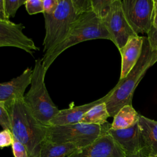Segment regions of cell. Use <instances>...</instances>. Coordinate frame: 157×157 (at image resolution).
<instances>
[{"label":"cell","mask_w":157,"mask_h":157,"mask_svg":"<svg viewBox=\"0 0 157 157\" xmlns=\"http://www.w3.org/2000/svg\"><path fill=\"white\" fill-rule=\"evenodd\" d=\"M6 108L13 137L26 147L31 157H37L46 138L47 126L34 116L25 104L24 98L15 99Z\"/></svg>","instance_id":"6da1fadb"},{"label":"cell","mask_w":157,"mask_h":157,"mask_svg":"<svg viewBox=\"0 0 157 157\" xmlns=\"http://www.w3.org/2000/svg\"><path fill=\"white\" fill-rule=\"evenodd\" d=\"M155 51H152L147 37L144 42L140 56L128 74L111 90L112 93L105 102L110 117L115 114L126 105H132L134 92L145 72L152 66Z\"/></svg>","instance_id":"7a4b0ae2"},{"label":"cell","mask_w":157,"mask_h":157,"mask_svg":"<svg viewBox=\"0 0 157 157\" xmlns=\"http://www.w3.org/2000/svg\"><path fill=\"white\" fill-rule=\"evenodd\" d=\"M100 39L112 41L103 21L93 11L83 13L66 39L44 54L42 58L44 69L47 72L57 57L69 47L84 41Z\"/></svg>","instance_id":"3957f363"},{"label":"cell","mask_w":157,"mask_h":157,"mask_svg":"<svg viewBox=\"0 0 157 157\" xmlns=\"http://www.w3.org/2000/svg\"><path fill=\"white\" fill-rule=\"evenodd\" d=\"M47 72L42 59L35 60L31 78L30 88L24 101L34 116L42 124L48 126L59 110L52 100L45 83Z\"/></svg>","instance_id":"277c9868"},{"label":"cell","mask_w":157,"mask_h":157,"mask_svg":"<svg viewBox=\"0 0 157 157\" xmlns=\"http://www.w3.org/2000/svg\"><path fill=\"white\" fill-rule=\"evenodd\" d=\"M43 14L45 29L43 51L45 53L66 39L82 14L77 10L72 0H59L52 14Z\"/></svg>","instance_id":"5b68a950"},{"label":"cell","mask_w":157,"mask_h":157,"mask_svg":"<svg viewBox=\"0 0 157 157\" xmlns=\"http://www.w3.org/2000/svg\"><path fill=\"white\" fill-rule=\"evenodd\" d=\"M111 124L103 125L78 123L47 126L45 140L57 144H71L78 148L85 147L103 134L108 133Z\"/></svg>","instance_id":"8992f818"},{"label":"cell","mask_w":157,"mask_h":157,"mask_svg":"<svg viewBox=\"0 0 157 157\" xmlns=\"http://www.w3.org/2000/svg\"><path fill=\"white\" fill-rule=\"evenodd\" d=\"M102 21L112 37V42L118 50L124 46L131 37L137 35L125 17L120 0H114L109 13Z\"/></svg>","instance_id":"52a82bcc"},{"label":"cell","mask_w":157,"mask_h":157,"mask_svg":"<svg viewBox=\"0 0 157 157\" xmlns=\"http://www.w3.org/2000/svg\"><path fill=\"white\" fill-rule=\"evenodd\" d=\"M125 17L131 28L138 35L148 33L152 26L153 0L121 1Z\"/></svg>","instance_id":"ba28073f"},{"label":"cell","mask_w":157,"mask_h":157,"mask_svg":"<svg viewBox=\"0 0 157 157\" xmlns=\"http://www.w3.org/2000/svg\"><path fill=\"white\" fill-rule=\"evenodd\" d=\"M24 28L22 23L0 20V47H16L30 55L39 50L33 40L24 34Z\"/></svg>","instance_id":"9c48e42d"},{"label":"cell","mask_w":157,"mask_h":157,"mask_svg":"<svg viewBox=\"0 0 157 157\" xmlns=\"http://www.w3.org/2000/svg\"><path fill=\"white\" fill-rule=\"evenodd\" d=\"M68 157H126V155L114 139L107 133L91 144L77 148Z\"/></svg>","instance_id":"30bf717a"},{"label":"cell","mask_w":157,"mask_h":157,"mask_svg":"<svg viewBox=\"0 0 157 157\" xmlns=\"http://www.w3.org/2000/svg\"><path fill=\"white\" fill-rule=\"evenodd\" d=\"M33 69L27 67L20 75L0 83V103L6 107L17 99L24 98L26 89L30 85Z\"/></svg>","instance_id":"8fae6325"},{"label":"cell","mask_w":157,"mask_h":157,"mask_svg":"<svg viewBox=\"0 0 157 157\" xmlns=\"http://www.w3.org/2000/svg\"><path fill=\"white\" fill-rule=\"evenodd\" d=\"M138 124L140 153L144 157L157 155V121L140 115Z\"/></svg>","instance_id":"7c38bea8"},{"label":"cell","mask_w":157,"mask_h":157,"mask_svg":"<svg viewBox=\"0 0 157 157\" xmlns=\"http://www.w3.org/2000/svg\"><path fill=\"white\" fill-rule=\"evenodd\" d=\"M111 93L112 91L110 90L102 98L81 105L73 106L72 102L70 104V107L69 108L59 110L57 115L51 120L48 126L65 125L80 123L85 113H86L94 105L102 102H105L109 98Z\"/></svg>","instance_id":"4fadbf2b"},{"label":"cell","mask_w":157,"mask_h":157,"mask_svg":"<svg viewBox=\"0 0 157 157\" xmlns=\"http://www.w3.org/2000/svg\"><path fill=\"white\" fill-rule=\"evenodd\" d=\"M108 133L123 148L126 156L135 155L140 153V144L138 122L126 129L114 130L110 128Z\"/></svg>","instance_id":"5bb4252c"},{"label":"cell","mask_w":157,"mask_h":157,"mask_svg":"<svg viewBox=\"0 0 157 157\" xmlns=\"http://www.w3.org/2000/svg\"><path fill=\"white\" fill-rule=\"evenodd\" d=\"M144 36L136 35L131 37L119 50L121 56L120 79L124 78L134 67L139 60L143 46Z\"/></svg>","instance_id":"9a60e30c"},{"label":"cell","mask_w":157,"mask_h":157,"mask_svg":"<svg viewBox=\"0 0 157 157\" xmlns=\"http://www.w3.org/2000/svg\"><path fill=\"white\" fill-rule=\"evenodd\" d=\"M139 115L133 108L132 105H126L113 117L110 128L117 130L130 128L138 122Z\"/></svg>","instance_id":"2e32d148"},{"label":"cell","mask_w":157,"mask_h":157,"mask_svg":"<svg viewBox=\"0 0 157 157\" xmlns=\"http://www.w3.org/2000/svg\"><path fill=\"white\" fill-rule=\"evenodd\" d=\"M77 148L71 144H57L45 140L37 157H68Z\"/></svg>","instance_id":"e0dca14e"},{"label":"cell","mask_w":157,"mask_h":157,"mask_svg":"<svg viewBox=\"0 0 157 157\" xmlns=\"http://www.w3.org/2000/svg\"><path fill=\"white\" fill-rule=\"evenodd\" d=\"M109 117L110 115L106 104L105 102H102L94 105L85 113L80 123L103 125L107 122V120Z\"/></svg>","instance_id":"ac0fdd59"},{"label":"cell","mask_w":157,"mask_h":157,"mask_svg":"<svg viewBox=\"0 0 157 157\" xmlns=\"http://www.w3.org/2000/svg\"><path fill=\"white\" fill-rule=\"evenodd\" d=\"M92 11L102 20L109 13L114 0H91Z\"/></svg>","instance_id":"d6986e66"},{"label":"cell","mask_w":157,"mask_h":157,"mask_svg":"<svg viewBox=\"0 0 157 157\" xmlns=\"http://www.w3.org/2000/svg\"><path fill=\"white\" fill-rule=\"evenodd\" d=\"M26 1L22 0H4V12L7 18L9 20L10 17H14L19 7L25 4Z\"/></svg>","instance_id":"ffe728a7"},{"label":"cell","mask_w":157,"mask_h":157,"mask_svg":"<svg viewBox=\"0 0 157 157\" xmlns=\"http://www.w3.org/2000/svg\"><path fill=\"white\" fill-rule=\"evenodd\" d=\"M24 5L29 15L44 13L43 0H26Z\"/></svg>","instance_id":"44dd1931"},{"label":"cell","mask_w":157,"mask_h":157,"mask_svg":"<svg viewBox=\"0 0 157 157\" xmlns=\"http://www.w3.org/2000/svg\"><path fill=\"white\" fill-rule=\"evenodd\" d=\"M12 149L14 157H31L26 147L15 138L12 145Z\"/></svg>","instance_id":"7402d4cb"},{"label":"cell","mask_w":157,"mask_h":157,"mask_svg":"<svg viewBox=\"0 0 157 157\" xmlns=\"http://www.w3.org/2000/svg\"><path fill=\"white\" fill-rule=\"evenodd\" d=\"M13 136L11 130L4 129L0 131V148H2L12 146L13 142Z\"/></svg>","instance_id":"603a6c76"},{"label":"cell","mask_w":157,"mask_h":157,"mask_svg":"<svg viewBox=\"0 0 157 157\" xmlns=\"http://www.w3.org/2000/svg\"><path fill=\"white\" fill-rule=\"evenodd\" d=\"M0 125L4 129L10 130V118L6 107L0 103Z\"/></svg>","instance_id":"cb8c5ba5"},{"label":"cell","mask_w":157,"mask_h":157,"mask_svg":"<svg viewBox=\"0 0 157 157\" xmlns=\"http://www.w3.org/2000/svg\"><path fill=\"white\" fill-rule=\"evenodd\" d=\"M152 51H157V28L151 27L147 37Z\"/></svg>","instance_id":"d4e9b609"},{"label":"cell","mask_w":157,"mask_h":157,"mask_svg":"<svg viewBox=\"0 0 157 157\" xmlns=\"http://www.w3.org/2000/svg\"><path fill=\"white\" fill-rule=\"evenodd\" d=\"M58 2L59 0H43V13L52 14L55 11Z\"/></svg>","instance_id":"484cf974"},{"label":"cell","mask_w":157,"mask_h":157,"mask_svg":"<svg viewBox=\"0 0 157 157\" xmlns=\"http://www.w3.org/2000/svg\"><path fill=\"white\" fill-rule=\"evenodd\" d=\"M152 27L157 28V0H153V9L152 13Z\"/></svg>","instance_id":"4316f807"},{"label":"cell","mask_w":157,"mask_h":157,"mask_svg":"<svg viewBox=\"0 0 157 157\" xmlns=\"http://www.w3.org/2000/svg\"><path fill=\"white\" fill-rule=\"evenodd\" d=\"M0 20H9L4 12V0H0Z\"/></svg>","instance_id":"83f0119b"},{"label":"cell","mask_w":157,"mask_h":157,"mask_svg":"<svg viewBox=\"0 0 157 157\" xmlns=\"http://www.w3.org/2000/svg\"><path fill=\"white\" fill-rule=\"evenodd\" d=\"M126 157H144L140 153L139 154L135 155H131V156H126Z\"/></svg>","instance_id":"f1b7e54d"},{"label":"cell","mask_w":157,"mask_h":157,"mask_svg":"<svg viewBox=\"0 0 157 157\" xmlns=\"http://www.w3.org/2000/svg\"><path fill=\"white\" fill-rule=\"evenodd\" d=\"M157 61V51H156V54H155V63Z\"/></svg>","instance_id":"f546056e"},{"label":"cell","mask_w":157,"mask_h":157,"mask_svg":"<svg viewBox=\"0 0 157 157\" xmlns=\"http://www.w3.org/2000/svg\"><path fill=\"white\" fill-rule=\"evenodd\" d=\"M148 157H157V155H156V156H148Z\"/></svg>","instance_id":"4dcf8cb0"}]
</instances>
